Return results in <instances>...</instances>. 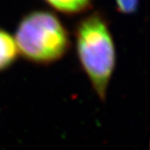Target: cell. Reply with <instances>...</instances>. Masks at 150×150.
<instances>
[{"mask_svg": "<svg viewBox=\"0 0 150 150\" xmlns=\"http://www.w3.org/2000/svg\"><path fill=\"white\" fill-rule=\"evenodd\" d=\"M17 57L18 49L15 38L6 31L0 29V72L9 69Z\"/></svg>", "mask_w": 150, "mask_h": 150, "instance_id": "3", "label": "cell"}, {"mask_svg": "<svg viewBox=\"0 0 150 150\" xmlns=\"http://www.w3.org/2000/svg\"><path fill=\"white\" fill-rule=\"evenodd\" d=\"M15 40L25 59L42 65L60 60L70 47L63 23L54 13L44 10L33 11L21 19Z\"/></svg>", "mask_w": 150, "mask_h": 150, "instance_id": "2", "label": "cell"}, {"mask_svg": "<svg viewBox=\"0 0 150 150\" xmlns=\"http://www.w3.org/2000/svg\"><path fill=\"white\" fill-rule=\"evenodd\" d=\"M117 10L124 15H132L139 7V0H115Z\"/></svg>", "mask_w": 150, "mask_h": 150, "instance_id": "5", "label": "cell"}, {"mask_svg": "<svg viewBox=\"0 0 150 150\" xmlns=\"http://www.w3.org/2000/svg\"><path fill=\"white\" fill-rule=\"evenodd\" d=\"M56 11L65 15H77L89 10L92 0H44Z\"/></svg>", "mask_w": 150, "mask_h": 150, "instance_id": "4", "label": "cell"}, {"mask_svg": "<svg viewBox=\"0 0 150 150\" xmlns=\"http://www.w3.org/2000/svg\"><path fill=\"white\" fill-rule=\"evenodd\" d=\"M75 40L80 66L98 97L105 101L116 67V49L104 16L95 12L80 21Z\"/></svg>", "mask_w": 150, "mask_h": 150, "instance_id": "1", "label": "cell"}]
</instances>
